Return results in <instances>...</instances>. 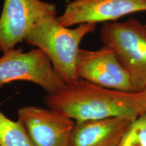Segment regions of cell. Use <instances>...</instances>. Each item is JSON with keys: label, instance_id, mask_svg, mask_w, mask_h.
Listing matches in <instances>:
<instances>
[{"label": "cell", "instance_id": "cell-1", "mask_svg": "<svg viewBox=\"0 0 146 146\" xmlns=\"http://www.w3.org/2000/svg\"><path fill=\"white\" fill-rule=\"evenodd\" d=\"M47 107L75 122L110 117L135 120L146 113L143 92H126L100 87L78 78L45 96Z\"/></svg>", "mask_w": 146, "mask_h": 146}, {"label": "cell", "instance_id": "cell-2", "mask_svg": "<svg viewBox=\"0 0 146 146\" xmlns=\"http://www.w3.org/2000/svg\"><path fill=\"white\" fill-rule=\"evenodd\" d=\"M57 14L40 18L29 30L24 41L43 51L65 85L78 79L76 62L84 37L96 30V23H83L70 29L62 25Z\"/></svg>", "mask_w": 146, "mask_h": 146}, {"label": "cell", "instance_id": "cell-3", "mask_svg": "<svg viewBox=\"0 0 146 146\" xmlns=\"http://www.w3.org/2000/svg\"><path fill=\"white\" fill-rule=\"evenodd\" d=\"M100 38L116 53L130 76L135 91H143L146 87V25L134 18L104 23Z\"/></svg>", "mask_w": 146, "mask_h": 146}, {"label": "cell", "instance_id": "cell-4", "mask_svg": "<svg viewBox=\"0 0 146 146\" xmlns=\"http://www.w3.org/2000/svg\"><path fill=\"white\" fill-rule=\"evenodd\" d=\"M3 53L0 57V87L14 81H29L42 87L47 94H52L66 85L39 49L24 52L23 49L15 47Z\"/></svg>", "mask_w": 146, "mask_h": 146}, {"label": "cell", "instance_id": "cell-5", "mask_svg": "<svg viewBox=\"0 0 146 146\" xmlns=\"http://www.w3.org/2000/svg\"><path fill=\"white\" fill-rule=\"evenodd\" d=\"M78 78L114 90L135 92L129 73L114 51L104 45L98 50L80 49L76 62Z\"/></svg>", "mask_w": 146, "mask_h": 146}, {"label": "cell", "instance_id": "cell-6", "mask_svg": "<svg viewBox=\"0 0 146 146\" xmlns=\"http://www.w3.org/2000/svg\"><path fill=\"white\" fill-rule=\"evenodd\" d=\"M33 146H70L75 121L49 108L29 106L18 111Z\"/></svg>", "mask_w": 146, "mask_h": 146}, {"label": "cell", "instance_id": "cell-7", "mask_svg": "<svg viewBox=\"0 0 146 146\" xmlns=\"http://www.w3.org/2000/svg\"><path fill=\"white\" fill-rule=\"evenodd\" d=\"M50 14H57L54 3L41 0H4L0 16L1 52L15 48L40 18Z\"/></svg>", "mask_w": 146, "mask_h": 146}, {"label": "cell", "instance_id": "cell-8", "mask_svg": "<svg viewBox=\"0 0 146 146\" xmlns=\"http://www.w3.org/2000/svg\"><path fill=\"white\" fill-rule=\"evenodd\" d=\"M146 11V0H72L58 17L63 26L108 23L127 14Z\"/></svg>", "mask_w": 146, "mask_h": 146}, {"label": "cell", "instance_id": "cell-9", "mask_svg": "<svg viewBox=\"0 0 146 146\" xmlns=\"http://www.w3.org/2000/svg\"><path fill=\"white\" fill-rule=\"evenodd\" d=\"M133 120L110 117L75 122L70 146H118Z\"/></svg>", "mask_w": 146, "mask_h": 146}, {"label": "cell", "instance_id": "cell-10", "mask_svg": "<svg viewBox=\"0 0 146 146\" xmlns=\"http://www.w3.org/2000/svg\"><path fill=\"white\" fill-rule=\"evenodd\" d=\"M0 145L33 146L23 126L0 111Z\"/></svg>", "mask_w": 146, "mask_h": 146}, {"label": "cell", "instance_id": "cell-11", "mask_svg": "<svg viewBox=\"0 0 146 146\" xmlns=\"http://www.w3.org/2000/svg\"><path fill=\"white\" fill-rule=\"evenodd\" d=\"M118 146H146V113L133 120Z\"/></svg>", "mask_w": 146, "mask_h": 146}, {"label": "cell", "instance_id": "cell-12", "mask_svg": "<svg viewBox=\"0 0 146 146\" xmlns=\"http://www.w3.org/2000/svg\"><path fill=\"white\" fill-rule=\"evenodd\" d=\"M142 92H143V94L144 95V97H145V99L146 100V87L143 89V91H142Z\"/></svg>", "mask_w": 146, "mask_h": 146}, {"label": "cell", "instance_id": "cell-13", "mask_svg": "<svg viewBox=\"0 0 146 146\" xmlns=\"http://www.w3.org/2000/svg\"><path fill=\"white\" fill-rule=\"evenodd\" d=\"M0 52H1V49H0Z\"/></svg>", "mask_w": 146, "mask_h": 146}, {"label": "cell", "instance_id": "cell-14", "mask_svg": "<svg viewBox=\"0 0 146 146\" xmlns=\"http://www.w3.org/2000/svg\"><path fill=\"white\" fill-rule=\"evenodd\" d=\"M0 146H1V145H0Z\"/></svg>", "mask_w": 146, "mask_h": 146}]
</instances>
